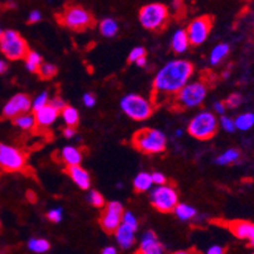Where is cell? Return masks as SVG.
<instances>
[{
	"label": "cell",
	"instance_id": "obj_1",
	"mask_svg": "<svg viewBox=\"0 0 254 254\" xmlns=\"http://www.w3.org/2000/svg\"><path fill=\"white\" fill-rule=\"evenodd\" d=\"M193 64L187 60H172L157 72L153 80L152 101L154 105L172 100L189 84L193 75Z\"/></svg>",
	"mask_w": 254,
	"mask_h": 254
},
{
	"label": "cell",
	"instance_id": "obj_2",
	"mask_svg": "<svg viewBox=\"0 0 254 254\" xmlns=\"http://www.w3.org/2000/svg\"><path fill=\"white\" fill-rule=\"evenodd\" d=\"M134 148L144 154L162 153L167 147L165 133L154 128H142L135 131L131 138Z\"/></svg>",
	"mask_w": 254,
	"mask_h": 254
},
{
	"label": "cell",
	"instance_id": "obj_3",
	"mask_svg": "<svg viewBox=\"0 0 254 254\" xmlns=\"http://www.w3.org/2000/svg\"><path fill=\"white\" fill-rule=\"evenodd\" d=\"M57 20L61 25L72 31L81 32L94 25L95 20L87 9L77 4H68L57 14Z\"/></svg>",
	"mask_w": 254,
	"mask_h": 254
},
{
	"label": "cell",
	"instance_id": "obj_4",
	"mask_svg": "<svg viewBox=\"0 0 254 254\" xmlns=\"http://www.w3.org/2000/svg\"><path fill=\"white\" fill-rule=\"evenodd\" d=\"M207 95V85L202 80L189 82L175 98L171 100L176 109H191L200 106Z\"/></svg>",
	"mask_w": 254,
	"mask_h": 254
},
{
	"label": "cell",
	"instance_id": "obj_5",
	"mask_svg": "<svg viewBox=\"0 0 254 254\" xmlns=\"http://www.w3.org/2000/svg\"><path fill=\"white\" fill-rule=\"evenodd\" d=\"M120 108L130 119L142 122L152 117L156 105L151 99H145L138 94H128L120 100Z\"/></svg>",
	"mask_w": 254,
	"mask_h": 254
},
{
	"label": "cell",
	"instance_id": "obj_6",
	"mask_svg": "<svg viewBox=\"0 0 254 254\" xmlns=\"http://www.w3.org/2000/svg\"><path fill=\"white\" fill-rule=\"evenodd\" d=\"M139 22L148 31H161L170 19V10L162 3H149L139 10Z\"/></svg>",
	"mask_w": 254,
	"mask_h": 254
},
{
	"label": "cell",
	"instance_id": "obj_7",
	"mask_svg": "<svg viewBox=\"0 0 254 254\" xmlns=\"http://www.w3.org/2000/svg\"><path fill=\"white\" fill-rule=\"evenodd\" d=\"M189 134L198 140L211 139L218 131V118L211 112H200L190 120Z\"/></svg>",
	"mask_w": 254,
	"mask_h": 254
},
{
	"label": "cell",
	"instance_id": "obj_8",
	"mask_svg": "<svg viewBox=\"0 0 254 254\" xmlns=\"http://www.w3.org/2000/svg\"><path fill=\"white\" fill-rule=\"evenodd\" d=\"M0 51L10 61L25 59L29 52L25 39L13 29H6L0 37Z\"/></svg>",
	"mask_w": 254,
	"mask_h": 254
},
{
	"label": "cell",
	"instance_id": "obj_9",
	"mask_svg": "<svg viewBox=\"0 0 254 254\" xmlns=\"http://www.w3.org/2000/svg\"><path fill=\"white\" fill-rule=\"evenodd\" d=\"M151 202L159 212H171L179 205V193L170 185L156 186L151 191Z\"/></svg>",
	"mask_w": 254,
	"mask_h": 254
},
{
	"label": "cell",
	"instance_id": "obj_10",
	"mask_svg": "<svg viewBox=\"0 0 254 254\" xmlns=\"http://www.w3.org/2000/svg\"><path fill=\"white\" fill-rule=\"evenodd\" d=\"M25 167V154L13 145L0 143V170L18 172Z\"/></svg>",
	"mask_w": 254,
	"mask_h": 254
},
{
	"label": "cell",
	"instance_id": "obj_11",
	"mask_svg": "<svg viewBox=\"0 0 254 254\" xmlns=\"http://www.w3.org/2000/svg\"><path fill=\"white\" fill-rule=\"evenodd\" d=\"M124 215V207L119 201H110L105 205V209L101 212L100 225L108 234L117 232L122 224Z\"/></svg>",
	"mask_w": 254,
	"mask_h": 254
},
{
	"label": "cell",
	"instance_id": "obj_12",
	"mask_svg": "<svg viewBox=\"0 0 254 254\" xmlns=\"http://www.w3.org/2000/svg\"><path fill=\"white\" fill-rule=\"evenodd\" d=\"M212 28V18L209 15H202L189 24L186 29L187 37L190 41V45L192 46H200L206 41L209 37L210 32Z\"/></svg>",
	"mask_w": 254,
	"mask_h": 254
},
{
	"label": "cell",
	"instance_id": "obj_13",
	"mask_svg": "<svg viewBox=\"0 0 254 254\" xmlns=\"http://www.w3.org/2000/svg\"><path fill=\"white\" fill-rule=\"evenodd\" d=\"M215 224L221 226H225L226 229H229L234 237L238 239L246 240L247 243L254 248V223L246 220H232V221H214Z\"/></svg>",
	"mask_w": 254,
	"mask_h": 254
},
{
	"label": "cell",
	"instance_id": "obj_14",
	"mask_svg": "<svg viewBox=\"0 0 254 254\" xmlns=\"http://www.w3.org/2000/svg\"><path fill=\"white\" fill-rule=\"evenodd\" d=\"M32 110V100L25 94H17L11 96L3 108V115L9 119H15L17 117L29 113Z\"/></svg>",
	"mask_w": 254,
	"mask_h": 254
},
{
	"label": "cell",
	"instance_id": "obj_15",
	"mask_svg": "<svg viewBox=\"0 0 254 254\" xmlns=\"http://www.w3.org/2000/svg\"><path fill=\"white\" fill-rule=\"evenodd\" d=\"M166 249L152 230L145 232L140 239L139 248L135 254H165Z\"/></svg>",
	"mask_w": 254,
	"mask_h": 254
},
{
	"label": "cell",
	"instance_id": "obj_16",
	"mask_svg": "<svg viewBox=\"0 0 254 254\" xmlns=\"http://www.w3.org/2000/svg\"><path fill=\"white\" fill-rule=\"evenodd\" d=\"M66 173L71 177L73 184L81 190H89L91 186V177L90 173L81 166H72V167H66Z\"/></svg>",
	"mask_w": 254,
	"mask_h": 254
},
{
	"label": "cell",
	"instance_id": "obj_17",
	"mask_svg": "<svg viewBox=\"0 0 254 254\" xmlns=\"http://www.w3.org/2000/svg\"><path fill=\"white\" fill-rule=\"evenodd\" d=\"M135 232H137V230L133 229L131 226L127 225V224H124V223L120 224L119 228L117 229V232L114 233L115 238H117V242H118V244H119L120 248L129 249L134 246Z\"/></svg>",
	"mask_w": 254,
	"mask_h": 254
},
{
	"label": "cell",
	"instance_id": "obj_18",
	"mask_svg": "<svg viewBox=\"0 0 254 254\" xmlns=\"http://www.w3.org/2000/svg\"><path fill=\"white\" fill-rule=\"evenodd\" d=\"M33 114L34 118H36L37 128H48V127H51L56 122V119L60 115V112H57L53 106L48 104L43 109L38 110V112L33 113Z\"/></svg>",
	"mask_w": 254,
	"mask_h": 254
},
{
	"label": "cell",
	"instance_id": "obj_19",
	"mask_svg": "<svg viewBox=\"0 0 254 254\" xmlns=\"http://www.w3.org/2000/svg\"><path fill=\"white\" fill-rule=\"evenodd\" d=\"M60 157H61L62 162L67 166V167H72V166H80L82 159V153L77 147L66 145V147L62 148Z\"/></svg>",
	"mask_w": 254,
	"mask_h": 254
},
{
	"label": "cell",
	"instance_id": "obj_20",
	"mask_svg": "<svg viewBox=\"0 0 254 254\" xmlns=\"http://www.w3.org/2000/svg\"><path fill=\"white\" fill-rule=\"evenodd\" d=\"M189 46H190V41L187 37L186 29H179L175 32V34L172 36V41H171V47H172L173 52L177 55L186 52Z\"/></svg>",
	"mask_w": 254,
	"mask_h": 254
},
{
	"label": "cell",
	"instance_id": "obj_21",
	"mask_svg": "<svg viewBox=\"0 0 254 254\" xmlns=\"http://www.w3.org/2000/svg\"><path fill=\"white\" fill-rule=\"evenodd\" d=\"M153 186L151 173L148 172H140L133 180V187H134L135 192H147L151 190Z\"/></svg>",
	"mask_w": 254,
	"mask_h": 254
},
{
	"label": "cell",
	"instance_id": "obj_22",
	"mask_svg": "<svg viewBox=\"0 0 254 254\" xmlns=\"http://www.w3.org/2000/svg\"><path fill=\"white\" fill-rule=\"evenodd\" d=\"M13 122H14V124L18 127V128H20L22 130H25V131L37 128L36 118H34L33 113H32V114L31 113H27V114L19 115V117H17L15 119H13Z\"/></svg>",
	"mask_w": 254,
	"mask_h": 254
},
{
	"label": "cell",
	"instance_id": "obj_23",
	"mask_svg": "<svg viewBox=\"0 0 254 254\" xmlns=\"http://www.w3.org/2000/svg\"><path fill=\"white\" fill-rule=\"evenodd\" d=\"M99 29H100L101 34H103L104 37L112 38V37H114L115 34L118 33V31H119V25H118V23L115 22L113 18H105V19L101 20L100 24H99Z\"/></svg>",
	"mask_w": 254,
	"mask_h": 254
},
{
	"label": "cell",
	"instance_id": "obj_24",
	"mask_svg": "<svg viewBox=\"0 0 254 254\" xmlns=\"http://www.w3.org/2000/svg\"><path fill=\"white\" fill-rule=\"evenodd\" d=\"M235 129L247 131L254 127V114L253 113H243L238 115L234 119Z\"/></svg>",
	"mask_w": 254,
	"mask_h": 254
},
{
	"label": "cell",
	"instance_id": "obj_25",
	"mask_svg": "<svg viewBox=\"0 0 254 254\" xmlns=\"http://www.w3.org/2000/svg\"><path fill=\"white\" fill-rule=\"evenodd\" d=\"M25 67L31 72H38L39 67L42 66V56L39 53L34 52V51H29L25 56Z\"/></svg>",
	"mask_w": 254,
	"mask_h": 254
},
{
	"label": "cell",
	"instance_id": "obj_26",
	"mask_svg": "<svg viewBox=\"0 0 254 254\" xmlns=\"http://www.w3.org/2000/svg\"><path fill=\"white\" fill-rule=\"evenodd\" d=\"M229 53V45L226 43H219L215 47L212 48L211 53H210V64H218L219 62L223 61L225 56Z\"/></svg>",
	"mask_w": 254,
	"mask_h": 254
},
{
	"label": "cell",
	"instance_id": "obj_27",
	"mask_svg": "<svg viewBox=\"0 0 254 254\" xmlns=\"http://www.w3.org/2000/svg\"><path fill=\"white\" fill-rule=\"evenodd\" d=\"M240 157V152L237 148H229L226 149L224 153H221L220 156L216 158V163L220 166H228L232 165V163L237 162Z\"/></svg>",
	"mask_w": 254,
	"mask_h": 254
},
{
	"label": "cell",
	"instance_id": "obj_28",
	"mask_svg": "<svg viewBox=\"0 0 254 254\" xmlns=\"http://www.w3.org/2000/svg\"><path fill=\"white\" fill-rule=\"evenodd\" d=\"M61 115L66 127H72V128H75L76 124L78 123L80 115H78L77 109H75L73 106L66 105V108L61 112Z\"/></svg>",
	"mask_w": 254,
	"mask_h": 254
},
{
	"label": "cell",
	"instance_id": "obj_29",
	"mask_svg": "<svg viewBox=\"0 0 254 254\" xmlns=\"http://www.w3.org/2000/svg\"><path fill=\"white\" fill-rule=\"evenodd\" d=\"M175 214L179 219L181 220L186 221V220H191L196 216V209L195 207L190 206V205L187 204H179L176 207H175Z\"/></svg>",
	"mask_w": 254,
	"mask_h": 254
},
{
	"label": "cell",
	"instance_id": "obj_30",
	"mask_svg": "<svg viewBox=\"0 0 254 254\" xmlns=\"http://www.w3.org/2000/svg\"><path fill=\"white\" fill-rule=\"evenodd\" d=\"M50 247V242L43 238H32L28 242L29 251L34 252V253H46Z\"/></svg>",
	"mask_w": 254,
	"mask_h": 254
},
{
	"label": "cell",
	"instance_id": "obj_31",
	"mask_svg": "<svg viewBox=\"0 0 254 254\" xmlns=\"http://www.w3.org/2000/svg\"><path fill=\"white\" fill-rule=\"evenodd\" d=\"M48 104H50V95H48V92H41L39 95H37L32 100V112L37 113L38 110L43 109L45 106H47Z\"/></svg>",
	"mask_w": 254,
	"mask_h": 254
},
{
	"label": "cell",
	"instance_id": "obj_32",
	"mask_svg": "<svg viewBox=\"0 0 254 254\" xmlns=\"http://www.w3.org/2000/svg\"><path fill=\"white\" fill-rule=\"evenodd\" d=\"M37 73H38V75L41 76L42 78H45V80H48V78H52L53 76L56 75L57 67L52 64H47V62H43L42 66L39 67L38 72H37Z\"/></svg>",
	"mask_w": 254,
	"mask_h": 254
},
{
	"label": "cell",
	"instance_id": "obj_33",
	"mask_svg": "<svg viewBox=\"0 0 254 254\" xmlns=\"http://www.w3.org/2000/svg\"><path fill=\"white\" fill-rule=\"evenodd\" d=\"M87 201H89L92 206L95 207L105 206V198H104V196L95 190L90 191L89 196H87Z\"/></svg>",
	"mask_w": 254,
	"mask_h": 254
},
{
	"label": "cell",
	"instance_id": "obj_34",
	"mask_svg": "<svg viewBox=\"0 0 254 254\" xmlns=\"http://www.w3.org/2000/svg\"><path fill=\"white\" fill-rule=\"evenodd\" d=\"M242 101H243V98H242V95L240 94H237V92H234V94H230L228 98H226L225 100V106L226 109L228 108H230V109H234V108H238V106L242 104Z\"/></svg>",
	"mask_w": 254,
	"mask_h": 254
},
{
	"label": "cell",
	"instance_id": "obj_35",
	"mask_svg": "<svg viewBox=\"0 0 254 254\" xmlns=\"http://www.w3.org/2000/svg\"><path fill=\"white\" fill-rule=\"evenodd\" d=\"M122 223L127 224V225H129V226H131V228H133V229H135V230H138V225H139V224H138L137 216H135L131 211H124L123 220H122Z\"/></svg>",
	"mask_w": 254,
	"mask_h": 254
},
{
	"label": "cell",
	"instance_id": "obj_36",
	"mask_svg": "<svg viewBox=\"0 0 254 254\" xmlns=\"http://www.w3.org/2000/svg\"><path fill=\"white\" fill-rule=\"evenodd\" d=\"M145 57V50L143 47H134L133 50L130 51L129 53V57H128V61L129 62H137L138 60L143 59Z\"/></svg>",
	"mask_w": 254,
	"mask_h": 254
},
{
	"label": "cell",
	"instance_id": "obj_37",
	"mask_svg": "<svg viewBox=\"0 0 254 254\" xmlns=\"http://www.w3.org/2000/svg\"><path fill=\"white\" fill-rule=\"evenodd\" d=\"M220 126L224 130L229 131V133H232V131L235 130L234 119H232V118H229V117H226V115H223V117L220 118Z\"/></svg>",
	"mask_w": 254,
	"mask_h": 254
},
{
	"label": "cell",
	"instance_id": "obj_38",
	"mask_svg": "<svg viewBox=\"0 0 254 254\" xmlns=\"http://www.w3.org/2000/svg\"><path fill=\"white\" fill-rule=\"evenodd\" d=\"M48 220L52 221V223H60L62 220V209L61 207H55V209H51L47 212Z\"/></svg>",
	"mask_w": 254,
	"mask_h": 254
},
{
	"label": "cell",
	"instance_id": "obj_39",
	"mask_svg": "<svg viewBox=\"0 0 254 254\" xmlns=\"http://www.w3.org/2000/svg\"><path fill=\"white\" fill-rule=\"evenodd\" d=\"M151 176H152V181H153V185H156V186H163V185H166L167 179H166V176L163 175V173L153 172L151 173Z\"/></svg>",
	"mask_w": 254,
	"mask_h": 254
},
{
	"label": "cell",
	"instance_id": "obj_40",
	"mask_svg": "<svg viewBox=\"0 0 254 254\" xmlns=\"http://www.w3.org/2000/svg\"><path fill=\"white\" fill-rule=\"evenodd\" d=\"M50 105L53 106V108H55V109H56L57 112H60V113H61L62 110H64V108H66V103H64V101L62 100L61 98H59V96H56V98H53L52 100L50 101Z\"/></svg>",
	"mask_w": 254,
	"mask_h": 254
},
{
	"label": "cell",
	"instance_id": "obj_41",
	"mask_svg": "<svg viewBox=\"0 0 254 254\" xmlns=\"http://www.w3.org/2000/svg\"><path fill=\"white\" fill-rule=\"evenodd\" d=\"M82 101H84L85 106H87V108H92V106H95L96 98L95 95H92V94H90V92H86V94H84V96H82Z\"/></svg>",
	"mask_w": 254,
	"mask_h": 254
},
{
	"label": "cell",
	"instance_id": "obj_42",
	"mask_svg": "<svg viewBox=\"0 0 254 254\" xmlns=\"http://www.w3.org/2000/svg\"><path fill=\"white\" fill-rule=\"evenodd\" d=\"M41 19H42V14H41V11L33 10L29 13V17H28L29 23H37V22H39Z\"/></svg>",
	"mask_w": 254,
	"mask_h": 254
},
{
	"label": "cell",
	"instance_id": "obj_43",
	"mask_svg": "<svg viewBox=\"0 0 254 254\" xmlns=\"http://www.w3.org/2000/svg\"><path fill=\"white\" fill-rule=\"evenodd\" d=\"M214 110H215L216 114H219L223 117V115L225 114V110H226L225 104L221 103V101H216V103L214 104Z\"/></svg>",
	"mask_w": 254,
	"mask_h": 254
},
{
	"label": "cell",
	"instance_id": "obj_44",
	"mask_svg": "<svg viewBox=\"0 0 254 254\" xmlns=\"http://www.w3.org/2000/svg\"><path fill=\"white\" fill-rule=\"evenodd\" d=\"M206 254H225V249L220 246H212L207 249Z\"/></svg>",
	"mask_w": 254,
	"mask_h": 254
},
{
	"label": "cell",
	"instance_id": "obj_45",
	"mask_svg": "<svg viewBox=\"0 0 254 254\" xmlns=\"http://www.w3.org/2000/svg\"><path fill=\"white\" fill-rule=\"evenodd\" d=\"M75 134H76V129L72 128V127H66V128L64 129V137L67 138V139L75 137Z\"/></svg>",
	"mask_w": 254,
	"mask_h": 254
},
{
	"label": "cell",
	"instance_id": "obj_46",
	"mask_svg": "<svg viewBox=\"0 0 254 254\" xmlns=\"http://www.w3.org/2000/svg\"><path fill=\"white\" fill-rule=\"evenodd\" d=\"M101 254H118L117 249L114 248V247H105V248L103 249V253Z\"/></svg>",
	"mask_w": 254,
	"mask_h": 254
},
{
	"label": "cell",
	"instance_id": "obj_47",
	"mask_svg": "<svg viewBox=\"0 0 254 254\" xmlns=\"http://www.w3.org/2000/svg\"><path fill=\"white\" fill-rule=\"evenodd\" d=\"M6 70H8V64H6L3 60H0V75L5 72Z\"/></svg>",
	"mask_w": 254,
	"mask_h": 254
},
{
	"label": "cell",
	"instance_id": "obj_48",
	"mask_svg": "<svg viewBox=\"0 0 254 254\" xmlns=\"http://www.w3.org/2000/svg\"><path fill=\"white\" fill-rule=\"evenodd\" d=\"M27 198H28L29 201L33 202L37 200V196H36V193L32 192V191H28V192H27Z\"/></svg>",
	"mask_w": 254,
	"mask_h": 254
},
{
	"label": "cell",
	"instance_id": "obj_49",
	"mask_svg": "<svg viewBox=\"0 0 254 254\" xmlns=\"http://www.w3.org/2000/svg\"><path fill=\"white\" fill-rule=\"evenodd\" d=\"M135 64H137V66H139V67H144L145 64H147V59H145V57H143V59L138 60Z\"/></svg>",
	"mask_w": 254,
	"mask_h": 254
},
{
	"label": "cell",
	"instance_id": "obj_50",
	"mask_svg": "<svg viewBox=\"0 0 254 254\" xmlns=\"http://www.w3.org/2000/svg\"><path fill=\"white\" fill-rule=\"evenodd\" d=\"M172 254H196V253H193L192 251H177Z\"/></svg>",
	"mask_w": 254,
	"mask_h": 254
},
{
	"label": "cell",
	"instance_id": "obj_51",
	"mask_svg": "<svg viewBox=\"0 0 254 254\" xmlns=\"http://www.w3.org/2000/svg\"><path fill=\"white\" fill-rule=\"evenodd\" d=\"M228 75H229V72H228V71H226V72H224V77H228Z\"/></svg>",
	"mask_w": 254,
	"mask_h": 254
},
{
	"label": "cell",
	"instance_id": "obj_52",
	"mask_svg": "<svg viewBox=\"0 0 254 254\" xmlns=\"http://www.w3.org/2000/svg\"><path fill=\"white\" fill-rule=\"evenodd\" d=\"M182 134V131L181 130H177L176 131V135H181Z\"/></svg>",
	"mask_w": 254,
	"mask_h": 254
},
{
	"label": "cell",
	"instance_id": "obj_53",
	"mask_svg": "<svg viewBox=\"0 0 254 254\" xmlns=\"http://www.w3.org/2000/svg\"><path fill=\"white\" fill-rule=\"evenodd\" d=\"M1 34H3V31H1V29H0V37H1Z\"/></svg>",
	"mask_w": 254,
	"mask_h": 254
},
{
	"label": "cell",
	"instance_id": "obj_54",
	"mask_svg": "<svg viewBox=\"0 0 254 254\" xmlns=\"http://www.w3.org/2000/svg\"><path fill=\"white\" fill-rule=\"evenodd\" d=\"M252 254H254V252H253V253H252Z\"/></svg>",
	"mask_w": 254,
	"mask_h": 254
}]
</instances>
